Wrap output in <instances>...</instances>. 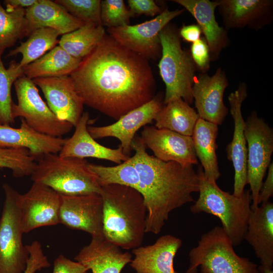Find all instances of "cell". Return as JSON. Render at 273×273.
I'll use <instances>...</instances> for the list:
<instances>
[{
	"label": "cell",
	"mask_w": 273,
	"mask_h": 273,
	"mask_svg": "<svg viewBox=\"0 0 273 273\" xmlns=\"http://www.w3.org/2000/svg\"><path fill=\"white\" fill-rule=\"evenodd\" d=\"M69 76L84 105L116 120L155 96L149 60L109 35Z\"/></svg>",
	"instance_id": "cell-1"
},
{
	"label": "cell",
	"mask_w": 273,
	"mask_h": 273,
	"mask_svg": "<svg viewBox=\"0 0 273 273\" xmlns=\"http://www.w3.org/2000/svg\"><path fill=\"white\" fill-rule=\"evenodd\" d=\"M146 148L140 136L134 137L131 150L135 153L130 158L138 174V191L147 209L146 233L157 235L172 211L193 201L199 179L193 165L162 161L148 154Z\"/></svg>",
	"instance_id": "cell-2"
},
{
	"label": "cell",
	"mask_w": 273,
	"mask_h": 273,
	"mask_svg": "<svg viewBox=\"0 0 273 273\" xmlns=\"http://www.w3.org/2000/svg\"><path fill=\"white\" fill-rule=\"evenodd\" d=\"M103 234L108 241L125 250L142 246L146 233L147 209L139 191L129 187L101 186Z\"/></svg>",
	"instance_id": "cell-3"
},
{
	"label": "cell",
	"mask_w": 273,
	"mask_h": 273,
	"mask_svg": "<svg viewBox=\"0 0 273 273\" xmlns=\"http://www.w3.org/2000/svg\"><path fill=\"white\" fill-rule=\"evenodd\" d=\"M197 173L199 195L191 206V212L193 214L204 212L218 217L233 246H238L244 240L252 211L250 190H244L241 197H237L222 190L216 182L208 179L201 165L198 166Z\"/></svg>",
	"instance_id": "cell-4"
},
{
	"label": "cell",
	"mask_w": 273,
	"mask_h": 273,
	"mask_svg": "<svg viewBox=\"0 0 273 273\" xmlns=\"http://www.w3.org/2000/svg\"><path fill=\"white\" fill-rule=\"evenodd\" d=\"M160 38L162 50L158 68L165 85L163 104L179 98L192 104L197 69L190 52L182 48L179 30L173 24L162 29Z\"/></svg>",
	"instance_id": "cell-5"
},
{
	"label": "cell",
	"mask_w": 273,
	"mask_h": 273,
	"mask_svg": "<svg viewBox=\"0 0 273 273\" xmlns=\"http://www.w3.org/2000/svg\"><path fill=\"white\" fill-rule=\"evenodd\" d=\"M88 163L85 159L47 154L36 162L31 178L63 195L100 194L101 186Z\"/></svg>",
	"instance_id": "cell-6"
},
{
	"label": "cell",
	"mask_w": 273,
	"mask_h": 273,
	"mask_svg": "<svg viewBox=\"0 0 273 273\" xmlns=\"http://www.w3.org/2000/svg\"><path fill=\"white\" fill-rule=\"evenodd\" d=\"M186 273H260L256 264L238 255L221 226L204 234L189 253Z\"/></svg>",
	"instance_id": "cell-7"
},
{
	"label": "cell",
	"mask_w": 273,
	"mask_h": 273,
	"mask_svg": "<svg viewBox=\"0 0 273 273\" xmlns=\"http://www.w3.org/2000/svg\"><path fill=\"white\" fill-rule=\"evenodd\" d=\"M3 189L5 201L0 218V273H23L29 251L22 241L19 193L7 183Z\"/></svg>",
	"instance_id": "cell-8"
},
{
	"label": "cell",
	"mask_w": 273,
	"mask_h": 273,
	"mask_svg": "<svg viewBox=\"0 0 273 273\" xmlns=\"http://www.w3.org/2000/svg\"><path fill=\"white\" fill-rule=\"evenodd\" d=\"M17 104L13 103V118H23L36 131L53 137L62 138L73 126L58 118L41 98L32 79L24 75L14 83Z\"/></svg>",
	"instance_id": "cell-9"
},
{
	"label": "cell",
	"mask_w": 273,
	"mask_h": 273,
	"mask_svg": "<svg viewBox=\"0 0 273 273\" xmlns=\"http://www.w3.org/2000/svg\"><path fill=\"white\" fill-rule=\"evenodd\" d=\"M247 142V177L252 198L251 210L257 208L263 179L271 163L273 130L265 120L253 111L245 121Z\"/></svg>",
	"instance_id": "cell-10"
},
{
	"label": "cell",
	"mask_w": 273,
	"mask_h": 273,
	"mask_svg": "<svg viewBox=\"0 0 273 273\" xmlns=\"http://www.w3.org/2000/svg\"><path fill=\"white\" fill-rule=\"evenodd\" d=\"M185 10H163L154 18L134 25L108 28L109 35L126 49L148 60H157L161 56L160 33L171 20L180 15Z\"/></svg>",
	"instance_id": "cell-11"
},
{
	"label": "cell",
	"mask_w": 273,
	"mask_h": 273,
	"mask_svg": "<svg viewBox=\"0 0 273 273\" xmlns=\"http://www.w3.org/2000/svg\"><path fill=\"white\" fill-rule=\"evenodd\" d=\"M18 202L23 233L60 223L61 195L50 187L33 182L26 193H19Z\"/></svg>",
	"instance_id": "cell-12"
},
{
	"label": "cell",
	"mask_w": 273,
	"mask_h": 273,
	"mask_svg": "<svg viewBox=\"0 0 273 273\" xmlns=\"http://www.w3.org/2000/svg\"><path fill=\"white\" fill-rule=\"evenodd\" d=\"M163 95L158 94L146 104L129 111L114 123L103 126H88L87 129L95 139L114 137L120 142L123 153L129 156L131 144L136 131L151 123L163 107Z\"/></svg>",
	"instance_id": "cell-13"
},
{
	"label": "cell",
	"mask_w": 273,
	"mask_h": 273,
	"mask_svg": "<svg viewBox=\"0 0 273 273\" xmlns=\"http://www.w3.org/2000/svg\"><path fill=\"white\" fill-rule=\"evenodd\" d=\"M247 84L241 82L237 89L232 92L228 97L230 113L233 118L234 128L232 141L226 147L228 160L232 162L234 169V184L233 195L241 197L245 186L247 177V142L244 130L245 121L244 120L242 106L248 96Z\"/></svg>",
	"instance_id": "cell-14"
},
{
	"label": "cell",
	"mask_w": 273,
	"mask_h": 273,
	"mask_svg": "<svg viewBox=\"0 0 273 273\" xmlns=\"http://www.w3.org/2000/svg\"><path fill=\"white\" fill-rule=\"evenodd\" d=\"M60 223L84 231L92 237H102L103 201L99 194L61 195Z\"/></svg>",
	"instance_id": "cell-15"
},
{
	"label": "cell",
	"mask_w": 273,
	"mask_h": 273,
	"mask_svg": "<svg viewBox=\"0 0 273 273\" xmlns=\"http://www.w3.org/2000/svg\"><path fill=\"white\" fill-rule=\"evenodd\" d=\"M229 81L225 71L218 68L211 76L207 73L196 75L192 87V95L199 118L221 125L228 114L223 102Z\"/></svg>",
	"instance_id": "cell-16"
},
{
	"label": "cell",
	"mask_w": 273,
	"mask_h": 273,
	"mask_svg": "<svg viewBox=\"0 0 273 273\" xmlns=\"http://www.w3.org/2000/svg\"><path fill=\"white\" fill-rule=\"evenodd\" d=\"M154 156L165 162L173 161L184 166L197 164L192 136L153 126H145L140 136Z\"/></svg>",
	"instance_id": "cell-17"
},
{
	"label": "cell",
	"mask_w": 273,
	"mask_h": 273,
	"mask_svg": "<svg viewBox=\"0 0 273 273\" xmlns=\"http://www.w3.org/2000/svg\"><path fill=\"white\" fill-rule=\"evenodd\" d=\"M33 81L56 116L75 126L83 113L84 105L70 76L37 78Z\"/></svg>",
	"instance_id": "cell-18"
},
{
	"label": "cell",
	"mask_w": 273,
	"mask_h": 273,
	"mask_svg": "<svg viewBox=\"0 0 273 273\" xmlns=\"http://www.w3.org/2000/svg\"><path fill=\"white\" fill-rule=\"evenodd\" d=\"M224 28L258 31L273 20L272 0H218Z\"/></svg>",
	"instance_id": "cell-19"
},
{
	"label": "cell",
	"mask_w": 273,
	"mask_h": 273,
	"mask_svg": "<svg viewBox=\"0 0 273 273\" xmlns=\"http://www.w3.org/2000/svg\"><path fill=\"white\" fill-rule=\"evenodd\" d=\"M181 245L178 238L162 236L152 245L131 250L134 257L130 265L136 273H178L174 268V259Z\"/></svg>",
	"instance_id": "cell-20"
},
{
	"label": "cell",
	"mask_w": 273,
	"mask_h": 273,
	"mask_svg": "<svg viewBox=\"0 0 273 273\" xmlns=\"http://www.w3.org/2000/svg\"><path fill=\"white\" fill-rule=\"evenodd\" d=\"M260 260V273L273 268V204L267 202L252 210L244 237Z\"/></svg>",
	"instance_id": "cell-21"
},
{
	"label": "cell",
	"mask_w": 273,
	"mask_h": 273,
	"mask_svg": "<svg viewBox=\"0 0 273 273\" xmlns=\"http://www.w3.org/2000/svg\"><path fill=\"white\" fill-rule=\"evenodd\" d=\"M90 122L89 113L83 112L74 126L75 129L73 134L70 138L66 139L59 155L80 159L95 158L109 160L117 164L130 157L123 153L120 147L117 149H112L98 143L88 131V124Z\"/></svg>",
	"instance_id": "cell-22"
},
{
	"label": "cell",
	"mask_w": 273,
	"mask_h": 273,
	"mask_svg": "<svg viewBox=\"0 0 273 273\" xmlns=\"http://www.w3.org/2000/svg\"><path fill=\"white\" fill-rule=\"evenodd\" d=\"M20 119L19 128L0 124V148L25 149L35 159L60 152L66 139L40 133Z\"/></svg>",
	"instance_id": "cell-23"
},
{
	"label": "cell",
	"mask_w": 273,
	"mask_h": 273,
	"mask_svg": "<svg viewBox=\"0 0 273 273\" xmlns=\"http://www.w3.org/2000/svg\"><path fill=\"white\" fill-rule=\"evenodd\" d=\"M188 11L195 19L208 44L211 61L219 59L222 51L230 44L228 30L219 25L215 11L218 6L217 1L173 0Z\"/></svg>",
	"instance_id": "cell-24"
},
{
	"label": "cell",
	"mask_w": 273,
	"mask_h": 273,
	"mask_svg": "<svg viewBox=\"0 0 273 273\" xmlns=\"http://www.w3.org/2000/svg\"><path fill=\"white\" fill-rule=\"evenodd\" d=\"M76 261L92 273H120L132 260L131 254L123 252L118 246L103 236L92 237L74 257Z\"/></svg>",
	"instance_id": "cell-25"
},
{
	"label": "cell",
	"mask_w": 273,
	"mask_h": 273,
	"mask_svg": "<svg viewBox=\"0 0 273 273\" xmlns=\"http://www.w3.org/2000/svg\"><path fill=\"white\" fill-rule=\"evenodd\" d=\"M25 16L29 35L34 30L42 27L53 29L64 35L84 24L51 0H37L33 6L26 9Z\"/></svg>",
	"instance_id": "cell-26"
},
{
	"label": "cell",
	"mask_w": 273,
	"mask_h": 273,
	"mask_svg": "<svg viewBox=\"0 0 273 273\" xmlns=\"http://www.w3.org/2000/svg\"><path fill=\"white\" fill-rule=\"evenodd\" d=\"M218 133V125L199 118L192 135L195 152L204 174L208 179L215 182L220 176L216 153Z\"/></svg>",
	"instance_id": "cell-27"
},
{
	"label": "cell",
	"mask_w": 273,
	"mask_h": 273,
	"mask_svg": "<svg viewBox=\"0 0 273 273\" xmlns=\"http://www.w3.org/2000/svg\"><path fill=\"white\" fill-rule=\"evenodd\" d=\"M81 59L73 57L59 45L42 57L23 68L24 75L34 79L41 77L69 76L79 66Z\"/></svg>",
	"instance_id": "cell-28"
},
{
	"label": "cell",
	"mask_w": 273,
	"mask_h": 273,
	"mask_svg": "<svg viewBox=\"0 0 273 273\" xmlns=\"http://www.w3.org/2000/svg\"><path fill=\"white\" fill-rule=\"evenodd\" d=\"M199 116L196 111L182 99L164 105L156 116L155 127L167 129L192 136Z\"/></svg>",
	"instance_id": "cell-29"
},
{
	"label": "cell",
	"mask_w": 273,
	"mask_h": 273,
	"mask_svg": "<svg viewBox=\"0 0 273 273\" xmlns=\"http://www.w3.org/2000/svg\"><path fill=\"white\" fill-rule=\"evenodd\" d=\"M105 35L103 26L86 23L78 29L62 35L58 45L71 56L82 60L92 52Z\"/></svg>",
	"instance_id": "cell-30"
},
{
	"label": "cell",
	"mask_w": 273,
	"mask_h": 273,
	"mask_svg": "<svg viewBox=\"0 0 273 273\" xmlns=\"http://www.w3.org/2000/svg\"><path fill=\"white\" fill-rule=\"evenodd\" d=\"M60 35L57 31L52 28L36 29L30 34L25 41L21 42L20 46L10 51L7 57L21 54L19 64L23 68L56 47L59 43Z\"/></svg>",
	"instance_id": "cell-31"
},
{
	"label": "cell",
	"mask_w": 273,
	"mask_h": 273,
	"mask_svg": "<svg viewBox=\"0 0 273 273\" xmlns=\"http://www.w3.org/2000/svg\"><path fill=\"white\" fill-rule=\"evenodd\" d=\"M26 9H5L0 1V56L18 39L29 36Z\"/></svg>",
	"instance_id": "cell-32"
},
{
	"label": "cell",
	"mask_w": 273,
	"mask_h": 273,
	"mask_svg": "<svg viewBox=\"0 0 273 273\" xmlns=\"http://www.w3.org/2000/svg\"><path fill=\"white\" fill-rule=\"evenodd\" d=\"M88 166L98 177L101 186L118 184L129 187L138 191V174L130 157L116 166H105L89 163Z\"/></svg>",
	"instance_id": "cell-33"
},
{
	"label": "cell",
	"mask_w": 273,
	"mask_h": 273,
	"mask_svg": "<svg viewBox=\"0 0 273 273\" xmlns=\"http://www.w3.org/2000/svg\"><path fill=\"white\" fill-rule=\"evenodd\" d=\"M24 75L19 63L11 61L6 68L0 56V124L11 126L15 123L12 114L11 88L15 81Z\"/></svg>",
	"instance_id": "cell-34"
},
{
	"label": "cell",
	"mask_w": 273,
	"mask_h": 273,
	"mask_svg": "<svg viewBox=\"0 0 273 273\" xmlns=\"http://www.w3.org/2000/svg\"><path fill=\"white\" fill-rule=\"evenodd\" d=\"M35 160L27 149L0 148V168L11 169L15 177L31 175Z\"/></svg>",
	"instance_id": "cell-35"
},
{
	"label": "cell",
	"mask_w": 273,
	"mask_h": 273,
	"mask_svg": "<svg viewBox=\"0 0 273 273\" xmlns=\"http://www.w3.org/2000/svg\"><path fill=\"white\" fill-rule=\"evenodd\" d=\"M69 13L84 23L102 25L100 0H56ZM103 26V25H102Z\"/></svg>",
	"instance_id": "cell-36"
},
{
	"label": "cell",
	"mask_w": 273,
	"mask_h": 273,
	"mask_svg": "<svg viewBox=\"0 0 273 273\" xmlns=\"http://www.w3.org/2000/svg\"><path fill=\"white\" fill-rule=\"evenodd\" d=\"M130 15L123 0H104L101 2L102 25L108 28L129 25Z\"/></svg>",
	"instance_id": "cell-37"
},
{
	"label": "cell",
	"mask_w": 273,
	"mask_h": 273,
	"mask_svg": "<svg viewBox=\"0 0 273 273\" xmlns=\"http://www.w3.org/2000/svg\"><path fill=\"white\" fill-rule=\"evenodd\" d=\"M190 52L197 71L199 73H207L211 61L209 47L205 38L201 37L192 43Z\"/></svg>",
	"instance_id": "cell-38"
},
{
	"label": "cell",
	"mask_w": 273,
	"mask_h": 273,
	"mask_svg": "<svg viewBox=\"0 0 273 273\" xmlns=\"http://www.w3.org/2000/svg\"><path fill=\"white\" fill-rule=\"evenodd\" d=\"M29 258L23 273H34L50 265L47 256L44 254L41 246L32 244L29 246Z\"/></svg>",
	"instance_id": "cell-39"
},
{
	"label": "cell",
	"mask_w": 273,
	"mask_h": 273,
	"mask_svg": "<svg viewBox=\"0 0 273 273\" xmlns=\"http://www.w3.org/2000/svg\"><path fill=\"white\" fill-rule=\"evenodd\" d=\"M127 3L130 16L145 15L153 17L163 11L153 0H128Z\"/></svg>",
	"instance_id": "cell-40"
},
{
	"label": "cell",
	"mask_w": 273,
	"mask_h": 273,
	"mask_svg": "<svg viewBox=\"0 0 273 273\" xmlns=\"http://www.w3.org/2000/svg\"><path fill=\"white\" fill-rule=\"evenodd\" d=\"M89 270L80 263L60 255L54 261L53 273H87Z\"/></svg>",
	"instance_id": "cell-41"
},
{
	"label": "cell",
	"mask_w": 273,
	"mask_h": 273,
	"mask_svg": "<svg viewBox=\"0 0 273 273\" xmlns=\"http://www.w3.org/2000/svg\"><path fill=\"white\" fill-rule=\"evenodd\" d=\"M267 175L266 180L262 183L260 188L258 197V204L268 202L269 198L273 195V163L271 162L268 167Z\"/></svg>",
	"instance_id": "cell-42"
},
{
	"label": "cell",
	"mask_w": 273,
	"mask_h": 273,
	"mask_svg": "<svg viewBox=\"0 0 273 273\" xmlns=\"http://www.w3.org/2000/svg\"><path fill=\"white\" fill-rule=\"evenodd\" d=\"M179 34L185 41L193 43L201 37V30L197 24L183 25L179 29Z\"/></svg>",
	"instance_id": "cell-43"
},
{
	"label": "cell",
	"mask_w": 273,
	"mask_h": 273,
	"mask_svg": "<svg viewBox=\"0 0 273 273\" xmlns=\"http://www.w3.org/2000/svg\"><path fill=\"white\" fill-rule=\"evenodd\" d=\"M37 0H5L3 4L7 9H28L33 6Z\"/></svg>",
	"instance_id": "cell-44"
},
{
	"label": "cell",
	"mask_w": 273,
	"mask_h": 273,
	"mask_svg": "<svg viewBox=\"0 0 273 273\" xmlns=\"http://www.w3.org/2000/svg\"><path fill=\"white\" fill-rule=\"evenodd\" d=\"M263 273H273V271L270 270H264Z\"/></svg>",
	"instance_id": "cell-45"
}]
</instances>
